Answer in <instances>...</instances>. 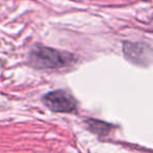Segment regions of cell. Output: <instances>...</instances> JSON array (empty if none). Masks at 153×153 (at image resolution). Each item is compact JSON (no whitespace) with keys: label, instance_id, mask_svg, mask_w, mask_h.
I'll use <instances>...</instances> for the list:
<instances>
[{"label":"cell","instance_id":"obj_1","mask_svg":"<svg viewBox=\"0 0 153 153\" xmlns=\"http://www.w3.org/2000/svg\"><path fill=\"white\" fill-rule=\"evenodd\" d=\"M76 61L74 55L45 46H37L30 53V63L36 68L58 69L67 67Z\"/></svg>","mask_w":153,"mask_h":153},{"label":"cell","instance_id":"obj_2","mask_svg":"<svg viewBox=\"0 0 153 153\" xmlns=\"http://www.w3.org/2000/svg\"><path fill=\"white\" fill-rule=\"evenodd\" d=\"M44 104L55 112H72L76 108V101L65 90H53L45 94Z\"/></svg>","mask_w":153,"mask_h":153},{"label":"cell","instance_id":"obj_3","mask_svg":"<svg viewBox=\"0 0 153 153\" xmlns=\"http://www.w3.org/2000/svg\"><path fill=\"white\" fill-rule=\"evenodd\" d=\"M124 53L129 60L133 61L134 63L140 64V61L144 64L145 59H150V57L146 56V53H150V49L146 51V47L143 44H134V43L126 42L124 44Z\"/></svg>","mask_w":153,"mask_h":153}]
</instances>
